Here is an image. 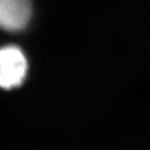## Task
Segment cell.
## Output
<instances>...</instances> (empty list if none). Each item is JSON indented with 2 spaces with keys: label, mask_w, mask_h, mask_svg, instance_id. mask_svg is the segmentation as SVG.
<instances>
[{
  "label": "cell",
  "mask_w": 150,
  "mask_h": 150,
  "mask_svg": "<svg viewBox=\"0 0 150 150\" xmlns=\"http://www.w3.org/2000/svg\"><path fill=\"white\" fill-rule=\"evenodd\" d=\"M27 73V59L17 46L0 48V87L13 89L23 82Z\"/></svg>",
  "instance_id": "6da1fadb"
},
{
  "label": "cell",
  "mask_w": 150,
  "mask_h": 150,
  "mask_svg": "<svg viewBox=\"0 0 150 150\" xmlns=\"http://www.w3.org/2000/svg\"><path fill=\"white\" fill-rule=\"evenodd\" d=\"M31 18V0H0V28L21 30Z\"/></svg>",
  "instance_id": "7a4b0ae2"
}]
</instances>
